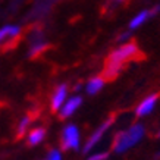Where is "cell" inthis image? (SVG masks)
<instances>
[{"label":"cell","mask_w":160,"mask_h":160,"mask_svg":"<svg viewBox=\"0 0 160 160\" xmlns=\"http://www.w3.org/2000/svg\"><path fill=\"white\" fill-rule=\"evenodd\" d=\"M144 59H146V54L138 49V46L134 41H131V43L121 46L115 52H112L107 58L106 63L123 69L125 65H128L129 62H138V60H144Z\"/></svg>","instance_id":"cell-1"},{"label":"cell","mask_w":160,"mask_h":160,"mask_svg":"<svg viewBox=\"0 0 160 160\" xmlns=\"http://www.w3.org/2000/svg\"><path fill=\"white\" fill-rule=\"evenodd\" d=\"M142 135H144V126L138 125V123L132 125L129 129L118 132L115 135L112 148L115 150V153H123L128 148H131L134 144H137L142 138Z\"/></svg>","instance_id":"cell-2"},{"label":"cell","mask_w":160,"mask_h":160,"mask_svg":"<svg viewBox=\"0 0 160 160\" xmlns=\"http://www.w3.org/2000/svg\"><path fill=\"white\" fill-rule=\"evenodd\" d=\"M79 131L73 123H68L62 129V137H60V142H62L63 150H78L79 148Z\"/></svg>","instance_id":"cell-3"},{"label":"cell","mask_w":160,"mask_h":160,"mask_svg":"<svg viewBox=\"0 0 160 160\" xmlns=\"http://www.w3.org/2000/svg\"><path fill=\"white\" fill-rule=\"evenodd\" d=\"M115 119H116V115H110V116L107 118V121L106 122H103L102 125L98 126V129H96V131L91 134V137L87 140V142H85V146H84V148H82V151L84 153H88V151L91 150L92 147L97 144L98 141L102 140V137L107 132V129L112 126V123L115 122Z\"/></svg>","instance_id":"cell-4"},{"label":"cell","mask_w":160,"mask_h":160,"mask_svg":"<svg viewBox=\"0 0 160 160\" xmlns=\"http://www.w3.org/2000/svg\"><path fill=\"white\" fill-rule=\"evenodd\" d=\"M68 100V85L66 84H60L56 87L53 96H52V102H50V106H52V110H60V107L63 106V103Z\"/></svg>","instance_id":"cell-5"},{"label":"cell","mask_w":160,"mask_h":160,"mask_svg":"<svg viewBox=\"0 0 160 160\" xmlns=\"http://www.w3.org/2000/svg\"><path fill=\"white\" fill-rule=\"evenodd\" d=\"M81 104H82V97L81 96H73V97L68 98L63 103V106L60 107V113H59L60 119H66V118L72 116Z\"/></svg>","instance_id":"cell-6"},{"label":"cell","mask_w":160,"mask_h":160,"mask_svg":"<svg viewBox=\"0 0 160 160\" xmlns=\"http://www.w3.org/2000/svg\"><path fill=\"white\" fill-rule=\"evenodd\" d=\"M47 47V43H46V40L43 37V32L41 31H35L34 35H32V38H31V46H29V52L28 54L32 58V56H37L40 54L43 50H46Z\"/></svg>","instance_id":"cell-7"},{"label":"cell","mask_w":160,"mask_h":160,"mask_svg":"<svg viewBox=\"0 0 160 160\" xmlns=\"http://www.w3.org/2000/svg\"><path fill=\"white\" fill-rule=\"evenodd\" d=\"M160 97V92H156V94H151V96H148V97H146L142 102H141V104L138 107H137L135 110V115L138 118L141 116H146L147 113H150L153 109H154L156 106V102H157V98Z\"/></svg>","instance_id":"cell-8"},{"label":"cell","mask_w":160,"mask_h":160,"mask_svg":"<svg viewBox=\"0 0 160 160\" xmlns=\"http://www.w3.org/2000/svg\"><path fill=\"white\" fill-rule=\"evenodd\" d=\"M21 27L16 24H6L0 27V44L6 43L8 40H13L21 34Z\"/></svg>","instance_id":"cell-9"},{"label":"cell","mask_w":160,"mask_h":160,"mask_svg":"<svg viewBox=\"0 0 160 160\" xmlns=\"http://www.w3.org/2000/svg\"><path fill=\"white\" fill-rule=\"evenodd\" d=\"M44 138H46V129H44V128H41V126L31 129V131L28 132V135H27V141H28V144L31 147L41 144Z\"/></svg>","instance_id":"cell-10"},{"label":"cell","mask_w":160,"mask_h":160,"mask_svg":"<svg viewBox=\"0 0 160 160\" xmlns=\"http://www.w3.org/2000/svg\"><path fill=\"white\" fill-rule=\"evenodd\" d=\"M103 85H104L103 78L102 77H94L87 82V85H85V91H87L90 96H94V94H97V92L102 90Z\"/></svg>","instance_id":"cell-11"},{"label":"cell","mask_w":160,"mask_h":160,"mask_svg":"<svg viewBox=\"0 0 160 160\" xmlns=\"http://www.w3.org/2000/svg\"><path fill=\"white\" fill-rule=\"evenodd\" d=\"M151 15H150V10H142V12H140V13L137 15L135 18L129 22V28L134 29V28H138L140 25H142L144 22H146L148 18H150Z\"/></svg>","instance_id":"cell-12"},{"label":"cell","mask_w":160,"mask_h":160,"mask_svg":"<svg viewBox=\"0 0 160 160\" xmlns=\"http://www.w3.org/2000/svg\"><path fill=\"white\" fill-rule=\"evenodd\" d=\"M29 123H31V118L29 116H24L19 121V123L16 126V135H18V138H21V137H24L27 134V129H28Z\"/></svg>","instance_id":"cell-13"},{"label":"cell","mask_w":160,"mask_h":160,"mask_svg":"<svg viewBox=\"0 0 160 160\" xmlns=\"http://www.w3.org/2000/svg\"><path fill=\"white\" fill-rule=\"evenodd\" d=\"M46 160H62V153H60V150H58V148H53V150L49 151Z\"/></svg>","instance_id":"cell-14"},{"label":"cell","mask_w":160,"mask_h":160,"mask_svg":"<svg viewBox=\"0 0 160 160\" xmlns=\"http://www.w3.org/2000/svg\"><path fill=\"white\" fill-rule=\"evenodd\" d=\"M109 157V153H97V154H92L91 157H88V160H106Z\"/></svg>","instance_id":"cell-15"},{"label":"cell","mask_w":160,"mask_h":160,"mask_svg":"<svg viewBox=\"0 0 160 160\" xmlns=\"http://www.w3.org/2000/svg\"><path fill=\"white\" fill-rule=\"evenodd\" d=\"M128 37H129V32H125V34H122L121 37L118 38V41H123V40H126Z\"/></svg>","instance_id":"cell-16"},{"label":"cell","mask_w":160,"mask_h":160,"mask_svg":"<svg viewBox=\"0 0 160 160\" xmlns=\"http://www.w3.org/2000/svg\"><path fill=\"white\" fill-rule=\"evenodd\" d=\"M73 90H75V91H79V90H81V84H77V85H75V88H73Z\"/></svg>","instance_id":"cell-17"},{"label":"cell","mask_w":160,"mask_h":160,"mask_svg":"<svg viewBox=\"0 0 160 160\" xmlns=\"http://www.w3.org/2000/svg\"><path fill=\"white\" fill-rule=\"evenodd\" d=\"M113 2H116V3H122V2H125V0H113Z\"/></svg>","instance_id":"cell-18"},{"label":"cell","mask_w":160,"mask_h":160,"mask_svg":"<svg viewBox=\"0 0 160 160\" xmlns=\"http://www.w3.org/2000/svg\"><path fill=\"white\" fill-rule=\"evenodd\" d=\"M159 137H160V132H159Z\"/></svg>","instance_id":"cell-19"}]
</instances>
